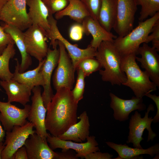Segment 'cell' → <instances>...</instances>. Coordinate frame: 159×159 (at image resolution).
<instances>
[{"instance_id": "6da1fadb", "label": "cell", "mask_w": 159, "mask_h": 159, "mask_svg": "<svg viewBox=\"0 0 159 159\" xmlns=\"http://www.w3.org/2000/svg\"><path fill=\"white\" fill-rule=\"evenodd\" d=\"M71 90L65 87L56 90L47 106L45 126L52 135L59 136L77 122L78 103Z\"/></svg>"}, {"instance_id": "7a4b0ae2", "label": "cell", "mask_w": 159, "mask_h": 159, "mask_svg": "<svg viewBox=\"0 0 159 159\" xmlns=\"http://www.w3.org/2000/svg\"><path fill=\"white\" fill-rule=\"evenodd\" d=\"M95 57L104 68L99 71L103 81L119 86L126 82V76L121 67L122 56L113 42H102L97 48Z\"/></svg>"}, {"instance_id": "3957f363", "label": "cell", "mask_w": 159, "mask_h": 159, "mask_svg": "<svg viewBox=\"0 0 159 159\" xmlns=\"http://www.w3.org/2000/svg\"><path fill=\"white\" fill-rule=\"evenodd\" d=\"M136 56L133 53L122 56L121 68L127 78L122 85L130 88L136 97L143 98L156 90L157 87L147 72L141 70L136 62Z\"/></svg>"}, {"instance_id": "277c9868", "label": "cell", "mask_w": 159, "mask_h": 159, "mask_svg": "<svg viewBox=\"0 0 159 159\" xmlns=\"http://www.w3.org/2000/svg\"><path fill=\"white\" fill-rule=\"evenodd\" d=\"M159 20V12L142 21L126 35L117 37L113 43L118 51L123 56L131 54H138L140 45L146 43L148 37L155 23Z\"/></svg>"}, {"instance_id": "5b68a950", "label": "cell", "mask_w": 159, "mask_h": 159, "mask_svg": "<svg viewBox=\"0 0 159 159\" xmlns=\"http://www.w3.org/2000/svg\"><path fill=\"white\" fill-rule=\"evenodd\" d=\"M48 20L49 29L46 32V35L50 41V45L54 49L57 47L58 41H60L67 51L76 70L79 64L83 59L95 57L96 49L90 44L87 48L82 49L78 47L77 45L72 44L60 33L57 25V21L54 18L53 15L49 14Z\"/></svg>"}, {"instance_id": "8992f818", "label": "cell", "mask_w": 159, "mask_h": 159, "mask_svg": "<svg viewBox=\"0 0 159 159\" xmlns=\"http://www.w3.org/2000/svg\"><path fill=\"white\" fill-rule=\"evenodd\" d=\"M154 111V106L150 104L148 106L143 117H141L140 114L137 110L131 115L129 122V131L126 141L127 144L132 143L134 148H143L140 143L144 140L142 135L145 129L148 132L147 142L153 141L157 135L152 129L151 124L153 119L152 117H149V114L150 111Z\"/></svg>"}, {"instance_id": "52a82bcc", "label": "cell", "mask_w": 159, "mask_h": 159, "mask_svg": "<svg viewBox=\"0 0 159 159\" xmlns=\"http://www.w3.org/2000/svg\"><path fill=\"white\" fill-rule=\"evenodd\" d=\"M26 0H8L0 13V21L22 31L32 24L26 9Z\"/></svg>"}, {"instance_id": "ba28073f", "label": "cell", "mask_w": 159, "mask_h": 159, "mask_svg": "<svg viewBox=\"0 0 159 159\" xmlns=\"http://www.w3.org/2000/svg\"><path fill=\"white\" fill-rule=\"evenodd\" d=\"M60 55L57 67L52 77L56 90L63 87L72 90L74 82V68L71 60L63 44L58 41Z\"/></svg>"}, {"instance_id": "9c48e42d", "label": "cell", "mask_w": 159, "mask_h": 159, "mask_svg": "<svg viewBox=\"0 0 159 159\" xmlns=\"http://www.w3.org/2000/svg\"><path fill=\"white\" fill-rule=\"evenodd\" d=\"M138 5L135 0H116V14L113 28L118 37H122L133 28Z\"/></svg>"}, {"instance_id": "30bf717a", "label": "cell", "mask_w": 159, "mask_h": 159, "mask_svg": "<svg viewBox=\"0 0 159 159\" xmlns=\"http://www.w3.org/2000/svg\"><path fill=\"white\" fill-rule=\"evenodd\" d=\"M32 123L27 121L22 126H15L9 131H6L5 147L1 154V159H13L15 152L24 146L30 135L35 133Z\"/></svg>"}, {"instance_id": "8fae6325", "label": "cell", "mask_w": 159, "mask_h": 159, "mask_svg": "<svg viewBox=\"0 0 159 159\" xmlns=\"http://www.w3.org/2000/svg\"><path fill=\"white\" fill-rule=\"evenodd\" d=\"M26 29L23 32L26 52L39 62L42 61L46 57L48 49L46 32L37 25H32Z\"/></svg>"}, {"instance_id": "7c38bea8", "label": "cell", "mask_w": 159, "mask_h": 159, "mask_svg": "<svg viewBox=\"0 0 159 159\" xmlns=\"http://www.w3.org/2000/svg\"><path fill=\"white\" fill-rule=\"evenodd\" d=\"M24 106L20 108L10 102L0 101V121L6 131H11L15 126H22L26 123L31 105Z\"/></svg>"}, {"instance_id": "4fadbf2b", "label": "cell", "mask_w": 159, "mask_h": 159, "mask_svg": "<svg viewBox=\"0 0 159 159\" xmlns=\"http://www.w3.org/2000/svg\"><path fill=\"white\" fill-rule=\"evenodd\" d=\"M49 147L52 150L61 148L62 151L72 149L76 152V156L79 158H84L88 154L100 150L98 143L95 140V137L89 136L85 143H78L71 140H62L57 136L51 135L49 134L47 138Z\"/></svg>"}, {"instance_id": "5bb4252c", "label": "cell", "mask_w": 159, "mask_h": 159, "mask_svg": "<svg viewBox=\"0 0 159 159\" xmlns=\"http://www.w3.org/2000/svg\"><path fill=\"white\" fill-rule=\"evenodd\" d=\"M32 91L33 93L31 98L32 103L27 119L34 125L35 133L43 138H47L49 134L47 132L45 126L47 109L44 104L41 88L40 86L35 87Z\"/></svg>"}, {"instance_id": "9a60e30c", "label": "cell", "mask_w": 159, "mask_h": 159, "mask_svg": "<svg viewBox=\"0 0 159 159\" xmlns=\"http://www.w3.org/2000/svg\"><path fill=\"white\" fill-rule=\"evenodd\" d=\"M110 98V107L113 111L115 119L120 122L128 120L130 114L132 111L144 110L146 106L143 103V98L133 96L131 99L125 100L120 98L114 93L109 94Z\"/></svg>"}, {"instance_id": "2e32d148", "label": "cell", "mask_w": 159, "mask_h": 159, "mask_svg": "<svg viewBox=\"0 0 159 159\" xmlns=\"http://www.w3.org/2000/svg\"><path fill=\"white\" fill-rule=\"evenodd\" d=\"M59 55V48L57 49L56 47L51 49L48 48L45 60L41 68L44 83L42 96L47 109L54 95L51 86V79L53 71L57 65Z\"/></svg>"}, {"instance_id": "e0dca14e", "label": "cell", "mask_w": 159, "mask_h": 159, "mask_svg": "<svg viewBox=\"0 0 159 159\" xmlns=\"http://www.w3.org/2000/svg\"><path fill=\"white\" fill-rule=\"evenodd\" d=\"M157 52L148 44L143 43L138 51V54L141 57L136 56V59L140 63L141 67L145 69L151 80L159 87V55Z\"/></svg>"}, {"instance_id": "ac0fdd59", "label": "cell", "mask_w": 159, "mask_h": 159, "mask_svg": "<svg viewBox=\"0 0 159 159\" xmlns=\"http://www.w3.org/2000/svg\"><path fill=\"white\" fill-rule=\"evenodd\" d=\"M24 146L28 159H59V152H54L48 145L47 138L36 133L30 135Z\"/></svg>"}, {"instance_id": "d6986e66", "label": "cell", "mask_w": 159, "mask_h": 159, "mask_svg": "<svg viewBox=\"0 0 159 159\" xmlns=\"http://www.w3.org/2000/svg\"><path fill=\"white\" fill-rule=\"evenodd\" d=\"M82 24L84 33L88 35L91 34L92 37L90 45L96 49L103 41L113 42L117 37L111 32L105 29L98 20L88 16L84 19Z\"/></svg>"}, {"instance_id": "ffe728a7", "label": "cell", "mask_w": 159, "mask_h": 159, "mask_svg": "<svg viewBox=\"0 0 159 159\" xmlns=\"http://www.w3.org/2000/svg\"><path fill=\"white\" fill-rule=\"evenodd\" d=\"M0 85L7 96V102H16L23 106L30 102L32 89L26 85L11 79L0 81Z\"/></svg>"}, {"instance_id": "44dd1931", "label": "cell", "mask_w": 159, "mask_h": 159, "mask_svg": "<svg viewBox=\"0 0 159 159\" xmlns=\"http://www.w3.org/2000/svg\"><path fill=\"white\" fill-rule=\"evenodd\" d=\"M106 144L116 151L118 155L115 159H143V154H148L153 157L159 154V144L157 143L147 149L132 148L126 144H117L113 142L107 141Z\"/></svg>"}, {"instance_id": "7402d4cb", "label": "cell", "mask_w": 159, "mask_h": 159, "mask_svg": "<svg viewBox=\"0 0 159 159\" xmlns=\"http://www.w3.org/2000/svg\"><path fill=\"white\" fill-rule=\"evenodd\" d=\"M78 122L69 127L62 134L58 137L65 140H72L82 143L85 141L90 134V123L87 112L84 111L78 117Z\"/></svg>"}, {"instance_id": "603a6c76", "label": "cell", "mask_w": 159, "mask_h": 159, "mask_svg": "<svg viewBox=\"0 0 159 159\" xmlns=\"http://www.w3.org/2000/svg\"><path fill=\"white\" fill-rule=\"evenodd\" d=\"M29 7L28 14L32 25L40 27L45 32L49 29L48 9L42 0H26Z\"/></svg>"}, {"instance_id": "cb8c5ba5", "label": "cell", "mask_w": 159, "mask_h": 159, "mask_svg": "<svg viewBox=\"0 0 159 159\" xmlns=\"http://www.w3.org/2000/svg\"><path fill=\"white\" fill-rule=\"evenodd\" d=\"M4 30L10 34L18 48L21 57V63L19 67V72H24L32 63L31 56L26 52L24 41L23 32L18 28L5 24L2 26Z\"/></svg>"}, {"instance_id": "d4e9b609", "label": "cell", "mask_w": 159, "mask_h": 159, "mask_svg": "<svg viewBox=\"0 0 159 159\" xmlns=\"http://www.w3.org/2000/svg\"><path fill=\"white\" fill-rule=\"evenodd\" d=\"M15 66L13 77L11 79L19 83L28 86L32 89L35 87L44 86V83L41 71L42 66L45 60V58L39 62L38 66L34 69L26 72L20 73L19 72V63L17 59Z\"/></svg>"}, {"instance_id": "484cf974", "label": "cell", "mask_w": 159, "mask_h": 159, "mask_svg": "<svg viewBox=\"0 0 159 159\" xmlns=\"http://www.w3.org/2000/svg\"><path fill=\"white\" fill-rule=\"evenodd\" d=\"M89 16V11L80 0H69L65 8L55 14V18L59 19L68 16L77 22L82 23L84 19Z\"/></svg>"}, {"instance_id": "4316f807", "label": "cell", "mask_w": 159, "mask_h": 159, "mask_svg": "<svg viewBox=\"0 0 159 159\" xmlns=\"http://www.w3.org/2000/svg\"><path fill=\"white\" fill-rule=\"evenodd\" d=\"M116 14V0H102L98 21L107 31L113 29Z\"/></svg>"}, {"instance_id": "83f0119b", "label": "cell", "mask_w": 159, "mask_h": 159, "mask_svg": "<svg viewBox=\"0 0 159 159\" xmlns=\"http://www.w3.org/2000/svg\"><path fill=\"white\" fill-rule=\"evenodd\" d=\"M14 42L9 43L0 55V79L2 80L9 81L13 77V73L10 71L9 64L10 60L16 54Z\"/></svg>"}, {"instance_id": "f1b7e54d", "label": "cell", "mask_w": 159, "mask_h": 159, "mask_svg": "<svg viewBox=\"0 0 159 159\" xmlns=\"http://www.w3.org/2000/svg\"><path fill=\"white\" fill-rule=\"evenodd\" d=\"M135 0L137 5L141 7L139 21H143L148 17H152L159 12V0Z\"/></svg>"}, {"instance_id": "f546056e", "label": "cell", "mask_w": 159, "mask_h": 159, "mask_svg": "<svg viewBox=\"0 0 159 159\" xmlns=\"http://www.w3.org/2000/svg\"><path fill=\"white\" fill-rule=\"evenodd\" d=\"M101 68L102 67L99 61L93 57L86 58L78 64L76 69H79L82 70L86 77L99 71Z\"/></svg>"}, {"instance_id": "4dcf8cb0", "label": "cell", "mask_w": 159, "mask_h": 159, "mask_svg": "<svg viewBox=\"0 0 159 159\" xmlns=\"http://www.w3.org/2000/svg\"><path fill=\"white\" fill-rule=\"evenodd\" d=\"M77 76L76 85L72 93L74 101L78 103L83 98L85 91V78L86 77L82 70L77 69Z\"/></svg>"}, {"instance_id": "1f68e13d", "label": "cell", "mask_w": 159, "mask_h": 159, "mask_svg": "<svg viewBox=\"0 0 159 159\" xmlns=\"http://www.w3.org/2000/svg\"><path fill=\"white\" fill-rule=\"evenodd\" d=\"M49 10V14L53 15L65 8L69 0H42Z\"/></svg>"}, {"instance_id": "d6a6232c", "label": "cell", "mask_w": 159, "mask_h": 159, "mask_svg": "<svg viewBox=\"0 0 159 159\" xmlns=\"http://www.w3.org/2000/svg\"><path fill=\"white\" fill-rule=\"evenodd\" d=\"M89 11L90 16L98 20L102 0H80Z\"/></svg>"}, {"instance_id": "836d02e7", "label": "cell", "mask_w": 159, "mask_h": 159, "mask_svg": "<svg viewBox=\"0 0 159 159\" xmlns=\"http://www.w3.org/2000/svg\"><path fill=\"white\" fill-rule=\"evenodd\" d=\"M151 42L152 47L157 51H159V20L153 26L151 33L148 35L146 43Z\"/></svg>"}, {"instance_id": "e575fe53", "label": "cell", "mask_w": 159, "mask_h": 159, "mask_svg": "<svg viewBox=\"0 0 159 159\" xmlns=\"http://www.w3.org/2000/svg\"><path fill=\"white\" fill-rule=\"evenodd\" d=\"M84 33V29L82 23H77L72 24L69 30V37L74 41L81 40Z\"/></svg>"}, {"instance_id": "d590c367", "label": "cell", "mask_w": 159, "mask_h": 159, "mask_svg": "<svg viewBox=\"0 0 159 159\" xmlns=\"http://www.w3.org/2000/svg\"><path fill=\"white\" fill-rule=\"evenodd\" d=\"M13 42L10 34L5 32L2 27L0 25V55L2 54L7 45Z\"/></svg>"}, {"instance_id": "8d00e7d4", "label": "cell", "mask_w": 159, "mask_h": 159, "mask_svg": "<svg viewBox=\"0 0 159 159\" xmlns=\"http://www.w3.org/2000/svg\"><path fill=\"white\" fill-rule=\"evenodd\" d=\"M113 155L108 153H102L100 151L92 152L87 154L85 159H111Z\"/></svg>"}, {"instance_id": "74e56055", "label": "cell", "mask_w": 159, "mask_h": 159, "mask_svg": "<svg viewBox=\"0 0 159 159\" xmlns=\"http://www.w3.org/2000/svg\"><path fill=\"white\" fill-rule=\"evenodd\" d=\"M151 99L155 102L157 109L156 113L153 119V122L154 123H156L159 122V96L155 94L152 95L150 93H148L145 95Z\"/></svg>"}, {"instance_id": "f35d334b", "label": "cell", "mask_w": 159, "mask_h": 159, "mask_svg": "<svg viewBox=\"0 0 159 159\" xmlns=\"http://www.w3.org/2000/svg\"><path fill=\"white\" fill-rule=\"evenodd\" d=\"M59 159H77L78 158L76 156L75 153L73 151L69 150L65 151H62L59 153Z\"/></svg>"}, {"instance_id": "ab89813d", "label": "cell", "mask_w": 159, "mask_h": 159, "mask_svg": "<svg viewBox=\"0 0 159 159\" xmlns=\"http://www.w3.org/2000/svg\"><path fill=\"white\" fill-rule=\"evenodd\" d=\"M13 159H28L26 150L24 146L19 148L15 152Z\"/></svg>"}, {"instance_id": "60d3db41", "label": "cell", "mask_w": 159, "mask_h": 159, "mask_svg": "<svg viewBox=\"0 0 159 159\" xmlns=\"http://www.w3.org/2000/svg\"><path fill=\"white\" fill-rule=\"evenodd\" d=\"M6 131L2 128L0 124V142L4 141V138L5 137Z\"/></svg>"}, {"instance_id": "b9f144b4", "label": "cell", "mask_w": 159, "mask_h": 159, "mask_svg": "<svg viewBox=\"0 0 159 159\" xmlns=\"http://www.w3.org/2000/svg\"><path fill=\"white\" fill-rule=\"evenodd\" d=\"M5 147V145L3 142H0V159H1V154Z\"/></svg>"}, {"instance_id": "7bdbcfd3", "label": "cell", "mask_w": 159, "mask_h": 159, "mask_svg": "<svg viewBox=\"0 0 159 159\" xmlns=\"http://www.w3.org/2000/svg\"><path fill=\"white\" fill-rule=\"evenodd\" d=\"M8 0H0V13L1 10Z\"/></svg>"}, {"instance_id": "ee69618b", "label": "cell", "mask_w": 159, "mask_h": 159, "mask_svg": "<svg viewBox=\"0 0 159 159\" xmlns=\"http://www.w3.org/2000/svg\"><path fill=\"white\" fill-rule=\"evenodd\" d=\"M159 154L155 155V157L153 159H159Z\"/></svg>"}, {"instance_id": "f6af8a7d", "label": "cell", "mask_w": 159, "mask_h": 159, "mask_svg": "<svg viewBox=\"0 0 159 159\" xmlns=\"http://www.w3.org/2000/svg\"><path fill=\"white\" fill-rule=\"evenodd\" d=\"M1 89L0 88V91H1Z\"/></svg>"}]
</instances>
